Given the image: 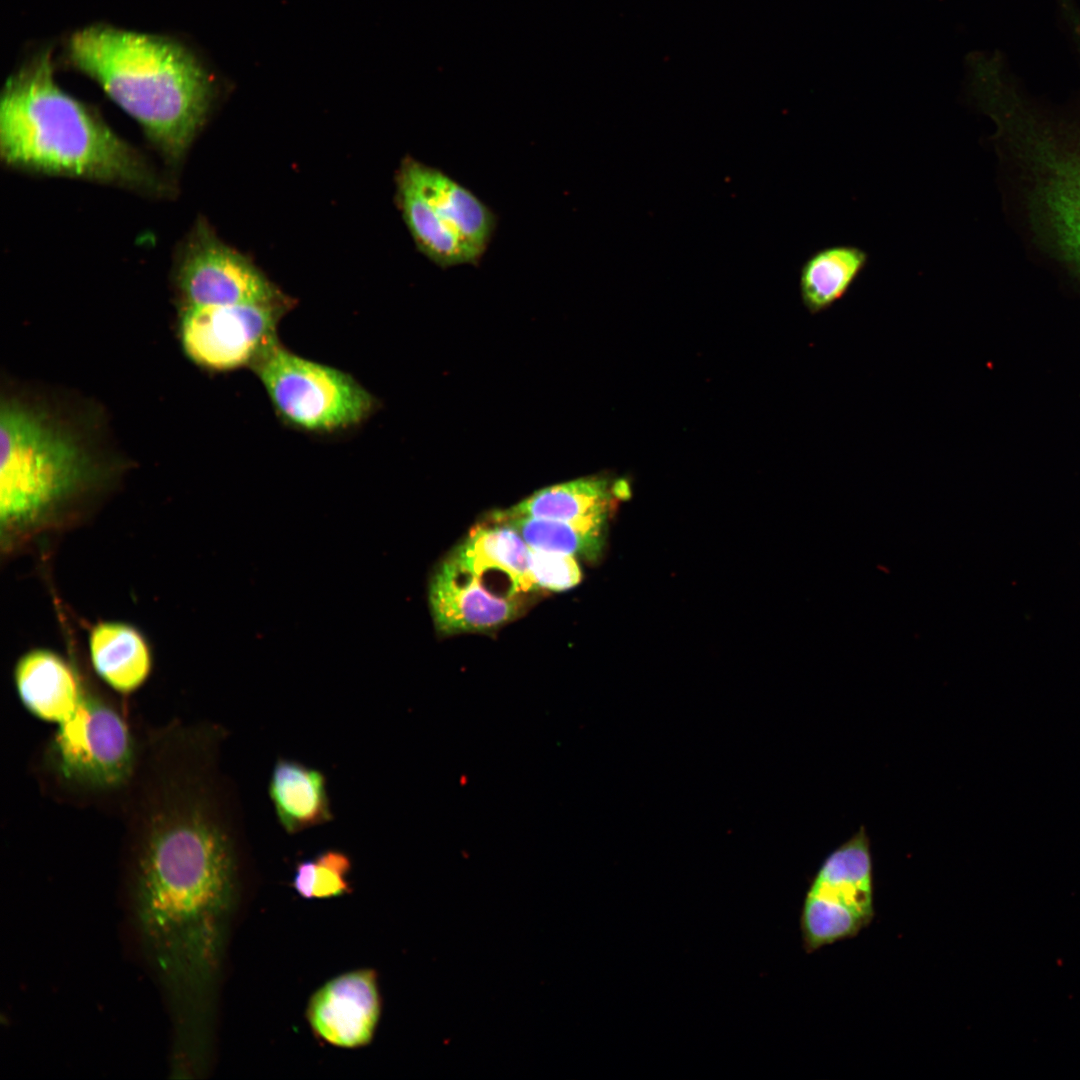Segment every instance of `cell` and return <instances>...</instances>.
<instances>
[{
  "instance_id": "d6986e66",
  "label": "cell",
  "mask_w": 1080,
  "mask_h": 1080,
  "mask_svg": "<svg viewBox=\"0 0 1080 1080\" xmlns=\"http://www.w3.org/2000/svg\"><path fill=\"white\" fill-rule=\"evenodd\" d=\"M397 202L416 248L432 263L443 269L479 264L472 252L442 222L402 165L397 175Z\"/></svg>"
},
{
  "instance_id": "603a6c76",
  "label": "cell",
  "mask_w": 1080,
  "mask_h": 1080,
  "mask_svg": "<svg viewBox=\"0 0 1080 1080\" xmlns=\"http://www.w3.org/2000/svg\"><path fill=\"white\" fill-rule=\"evenodd\" d=\"M529 547V566L537 588L564 591L581 580V570L573 555Z\"/></svg>"
},
{
  "instance_id": "7a4b0ae2",
  "label": "cell",
  "mask_w": 1080,
  "mask_h": 1080,
  "mask_svg": "<svg viewBox=\"0 0 1080 1080\" xmlns=\"http://www.w3.org/2000/svg\"><path fill=\"white\" fill-rule=\"evenodd\" d=\"M1074 35L1080 54V30ZM971 88L996 124L1031 230L1080 276V105L1065 111L1041 104L1000 58L976 70Z\"/></svg>"
},
{
  "instance_id": "5b68a950",
  "label": "cell",
  "mask_w": 1080,
  "mask_h": 1080,
  "mask_svg": "<svg viewBox=\"0 0 1080 1080\" xmlns=\"http://www.w3.org/2000/svg\"><path fill=\"white\" fill-rule=\"evenodd\" d=\"M0 528L7 553L73 519L70 501L90 478L78 445L15 401L0 412Z\"/></svg>"
},
{
  "instance_id": "8fae6325",
  "label": "cell",
  "mask_w": 1080,
  "mask_h": 1080,
  "mask_svg": "<svg viewBox=\"0 0 1080 1080\" xmlns=\"http://www.w3.org/2000/svg\"><path fill=\"white\" fill-rule=\"evenodd\" d=\"M376 973L350 971L320 987L311 997L307 1018L312 1030L327 1043L342 1048L367 1045L380 1017Z\"/></svg>"
},
{
  "instance_id": "9c48e42d",
  "label": "cell",
  "mask_w": 1080,
  "mask_h": 1080,
  "mask_svg": "<svg viewBox=\"0 0 1080 1080\" xmlns=\"http://www.w3.org/2000/svg\"><path fill=\"white\" fill-rule=\"evenodd\" d=\"M289 304L186 307L181 323L185 352L212 370L253 367L278 343L277 325Z\"/></svg>"
},
{
  "instance_id": "9a60e30c",
  "label": "cell",
  "mask_w": 1080,
  "mask_h": 1080,
  "mask_svg": "<svg viewBox=\"0 0 1080 1080\" xmlns=\"http://www.w3.org/2000/svg\"><path fill=\"white\" fill-rule=\"evenodd\" d=\"M471 530L448 559L477 577L496 571L506 576L518 593L537 586L529 566V547L512 528L495 522Z\"/></svg>"
},
{
  "instance_id": "7402d4cb",
  "label": "cell",
  "mask_w": 1080,
  "mask_h": 1080,
  "mask_svg": "<svg viewBox=\"0 0 1080 1080\" xmlns=\"http://www.w3.org/2000/svg\"><path fill=\"white\" fill-rule=\"evenodd\" d=\"M351 870L349 857L336 850L321 853L314 860L296 866L293 887L305 899H325L350 892L347 875Z\"/></svg>"
},
{
  "instance_id": "52a82bcc",
  "label": "cell",
  "mask_w": 1080,
  "mask_h": 1080,
  "mask_svg": "<svg viewBox=\"0 0 1080 1080\" xmlns=\"http://www.w3.org/2000/svg\"><path fill=\"white\" fill-rule=\"evenodd\" d=\"M875 916L874 872L865 826L831 851L810 879L800 910L807 954L856 937Z\"/></svg>"
},
{
  "instance_id": "3957f363",
  "label": "cell",
  "mask_w": 1080,
  "mask_h": 1080,
  "mask_svg": "<svg viewBox=\"0 0 1080 1080\" xmlns=\"http://www.w3.org/2000/svg\"><path fill=\"white\" fill-rule=\"evenodd\" d=\"M68 56L170 159L184 154L214 92L211 74L187 47L164 36L94 25L72 34Z\"/></svg>"
},
{
  "instance_id": "ffe728a7",
  "label": "cell",
  "mask_w": 1080,
  "mask_h": 1080,
  "mask_svg": "<svg viewBox=\"0 0 1080 1080\" xmlns=\"http://www.w3.org/2000/svg\"><path fill=\"white\" fill-rule=\"evenodd\" d=\"M868 253L854 245H832L812 253L800 270L801 300L811 314L840 301L861 275Z\"/></svg>"
},
{
  "instance_id": "4fadbf2b",
  "label": "cell",
  "mask_w": 1080,
  "mask_h": 1080,
  "mask_svg": "<svg viewBox=\"0 0 1080 1080\" xmlns=\"http://www.w3.org/2000/svg\"><path fill=\"white\" fill-rule=\"evenodd\" d=\"M401 165L442 222L480 262L497 227L495 212L470 189L441 169L409 156Z\"/></svg>"
},
{
  "instance_id": "6da1fadb",
  "label": "cell",
  "mask_w": 1080,
  "mask_h": 1080,
  "mask_svg": "<svg viewBox=\"0 0 1080 1080\" xmlns=\"http://www.w3.org/2000/svg\"><path fill=\"white\" fill-rule=\"evenodd\" d=\"M146 816L131 862L132 922L180 1022L216 953L234 855L226 832L182 789Z\"/></svg>"
},
{
  "instance_id": "7c38bea8",
  "label": "cell",
  "mask_w": 1080,
  "mask_h": 1080,
  "mask_svg": "<svg viewBox=\"0 0 1080 1080\" xmlns=\"http://www.w3.org/2000/svg\"><path fill=\"white\" fill-rule=\"evenodd\" d=\"M428 597L434 626L446 635L495 629L511 621L520 608L519 598L490 591L480 578L448 558L432 575Z\"/></svg>"
},
{
  "instance_id": "30bf717a",
  "label": "cell",
  "mask_w": 1080,
  "mask_h": 1080,
  "mask_svg": "<svg viewBox=\"0 0 1080 1080\" xmlns=\"http://www.w3.org/2000/svg\"><path fill=\"white\" fill-rule=\"evenodd\" d=\"M187 307L289 303L247 258L199 231L179 270Z\"/></svg>"
},
{
  "instance_id": "5bb4252c",
  "label": "cell",
  "mask_w": 1080,
  "mask_h": 1080,
  "mask_svg": "<svg viewBox=\"0 0 1080 1080\" xmlns=\"http://www.w3.org/2000/svg\"><path fill=\"white\" fill-rule=\"evenodd\" d=\"M14 681L24 707L48 722L68 719L84 696L72 666L49 649H32L21 656Z\"/></svg>"
},
{
  "instance_id": "277c9868",
  "label": "cell",
  "mask_w": 1080,
  "mask_h": 1080,
  "mask_svg": "<svg viewBox=\"0 0 1080 1080\" xmlns=\"http://www.w3.org/2000/svg\"><path fill=\"white\" fill-rule=\"evenodd\" d=\"M0 152L8 165L48 174L133 185L151 176L124 141L57 85L48 51L6 81Z\"/></svg>"
},
{
  "instance_id": "ba28073f",
  "label": "cell",
  "mask_w": 1080,
  "mask_h": 1080,
  "mask_svg": "<svg viewBox=\"0 0 1080 1080\" xmlns=\"http://www.w3.org/2000/svg\"><path fill=\"white\" fill-rule=\"evenodd\" d=\"M50 752L65 779L94 789L122 784L132 769L134 753L120 715L91 696H83L74 713L59 724Z\"/></svg>"
},
{
  "instance_id": "e0dca14e",
  "label": "cell",
  "mask_w": 1080,
  "mask_h": 1080,
  "mask_svg": "<svg viewBox=\"0 0 1080 1080\" xmlns=\"http://www.w3.org/2000/svg\"><path fill=\"white\" fill-rule=\"evenodd\" d=\"M269 796L277 818L288 833L332 819L324 775L296 761L279 759L274 765Z\"/></svg>"
},
{
  "instance_id": "2e32d148",
  "label": "cell",
  "mask_w": 1080,
  "mask_h": 1080,
  "mask_svg": "<svg viewBox=\"0 0 1080 1080\" xmlns=\"http://www.w3.org/2000/svg\"><path fill=\"white\" fill-rule=\"evenodd\" d=\"M89 651L96 673L119 692L136 690L151 672L150 646L131 624L117 621L96 624L89 634Z\"/></svg>"
},
{
  "instance_id": "8992f818",
  "label": "cell",
  "mask_w": 1080,
  "mask_h": 1080,
  "mask_svg": "<svg viewBox=\"0 0 1080 1080\" xmlns=\"http://www.w3.org/2000/svg\"><path fill=\"white\" fill-rule=\"evenodd\" d=\"M282 420L308 432H334L363 422L374 397L351 375L296 355L277 343L252 367Z\"/></svg>"
},
{
  "instance_id": "ac0fdd59",
  "label": "cell",
  "mask_w": 1080,
  "mask_h": 1080,
  "mask_svg": "<svg viewBox=\"0 0 1080 1080\" xmlns=\"http://www.w3.org/2000/svg\"><path fill=\"white\" fill-rule=\"evenodd\" d=\"M619 496L617 482L588 477L540 489L506 514L569 522H606L612 498Z\"/></svg>"
},
{
  "instance_id": "44dd1931",
  "label": "cell",
  "mask_w": 1080,
  "mask_h": 1080,
  "mask_svg": "<svg viewBox=\"0 0 1080 1080\" xmlns=\"http://www.w3.org/2000/svg\"><path fill=\"white\" fill-rule=\"evenodd\" d=\"M490 522L516 531L530 547L598 560L604 546L606 522H569L563 520L510 515L495 511Z\"/></svg>"
}]
</instances>
